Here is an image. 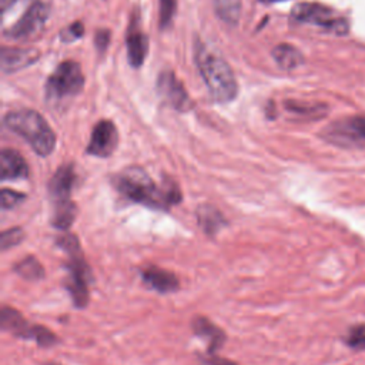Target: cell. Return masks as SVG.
Returning <instances> with one entry per match:
<instances>
[{
  "mask_svg": "<svg viewBox=\"0 0 365 365\" xmlns=\"http://www.w3.org/2000/svg\"><path fill=\"white\" fill-rule=\"evenodd\" d=\"M157 91L177 111L185 113L192 108V100L190 98L184 84L170 70H165L158 76Z\"/></svg>",
  "mask_w": 365,
  "mask_h": 365,
  "instance_id": "30bf717a",
  "label": "cell"
},
{
  "mask_svg": "<svg viewBox=\"0 0 365 365\" xmlns=\"http://www.w3.org/2000/svg\"><path fill=\"white\" fill-rule=\"evenodd\" d=\"M261 3H278V1H285V0H259Z\"/></svg>",
  "mask_w": 365,
  "mask_h": 365,
  "instance_id": "1f68e13d",
  "label": "cell"
},
{
  "mask_svg": "<svg viewBox=\"0 0 365 365\" xmlns=\"http://www.w3.org/2000/svg\"><path fill=\"white\" fill-rule=\"evenodd\" d=\"M158 26L165 30L171 26L177 10V0H158Z\"/></svg>",
  "mask_w": 365,
  "mask_h": 365,
  "instance_id": "cb8c5ba5",
  "label": "cell"
},
{
  "mask_svg": "<svg viewBox=\"0 0 365 365\" xmlns=\"http://www.w3.org/2000/svg\"><path fill=\"white\" fill-rule=\"evenodd\" d=\"M94 41H96V47L100 53H104L107 46H108V41H110V31L103 29V30H97L96 33V37H94Z\"/></svg>",
  "mask_w": 365,
  "mask_h": 365,
  "instance_id": "f1b7e54d",
  "label": "cell"
},
{
  "mask_svg": "<svg viewBox=\"0 0 365 365\" xmlns=\"http://www.w3.org/2000/svg\"><path fill=\"white\" fill-rule=\"evenodd\" d=\"M292 20L304 24H312L336 36H345L349 30L348 21L344 17L335 16L334 10L315 1L298 3L291 11Z\"/></svg>",
  "mask_w": 365,
  "mask_h": 365,
  "instance_id": "ba28073f",
  "label": "cell"
},
{
  "mask_svg": "<svg viewBox=\"0 0 365 365\" xmlns=\"http://www.w3.org/2000/svg\"><path fill=\"white\" fill-rule=\"evenodd\" d=\"M40 58V51L34 47H3L0 56V67L6 74L16 73L23 70L31 64H34Z\"/></svg>",
  "mask_w": 365,
  "mask_h": 365,
  "instance_id": "7c38bea8",
  "label": "cell"
},
{
  "mask_svg": "<svg viewBox=\"0 0 365 365\" xmlns=\"http://www.w3.org/2000/svg\"><path fill=\"white\" fill-rule=\"evenodd\" d=\"M197 218L202 231L210 237L217 234L222 227L227 225V220L224 218V215L210 204H202L197 208Z\"/></svg>",
  "mask_w": 365,
  "mask_h": 365,
  "instance_id": "d6986e66",
  "label": "cell"
},
{
  "mask_svg": "<svg viewBox=\"0 0 365 365\" xmlns=\"http://www.w3.org/2000/svg\"><path fill=\"white\" fill-rule=\"evenodd\" d=\"M48 19V7L41 1H34L24 14L4 31L11 40H30L37 37L46 27Z\"/></svg>",
  "mask_w": 365,
  "mask_h": 365,
  "instance_id": "9c48e42d",
  "label": "cell"
},
{
  "mask_svg": "<svg viewBox=\"0 0 365 365\" xmlns=\"http://www.w3.org/2000/svg\"><path fill=\"white\" fill-rule=\"evenodd\" d=\"M76 177L73 164H64L54 173L48 182V194L53 202L51 224L57 230H68L76 218V204L71 201Z\"/></svg>",
  "mask_w": 365,
  "mask_h": 365,
  "instance_id": "5b68a950",
  "label": "cell"
},
{
  "mask_svg": "<svg viewBox=\"0 0 365 365\" xmlns=\"http://www.w3.org/2000/svg\"><path fill=\"white\" fill-rule=\"evenodd\" d=\"M319 135L339 148H365V114L335 120L324 127Z\"/></svg>",
  "mask_w": 365,
  "mask_h": 365,
  "instance_id": "52a82bcc",
  "label": "cell"
},
{
  "mask_svg": "<svg viewBox=\"0 0 365 365\" xmlns=\"http://www.w3.org/2000/svg\"><path fill=\"white\" fill-rule=\"evenodd\" d=\"M24 238V232L20 227H13V228H9L6 231L1 232V238H0V245H1V250L6 251L11 247H16L17 244L21 242V240Z\"/></svg>",
  "mask_w": 365,
  "mask_h": 365,
  "instance_id": "484cf974",
  "label": "cell"
},
{
  "mask_svg": "<svg viewBox=\"0 0 365 365\" xmlns=\"http://www.w3.org/2000/svg\"><path fill=\"white\" fill-rule=\"evenodd\" d=\"M29 165L21 154L13 148H3L0 154V177L3 181L27 178Z\"/></svg>",
  "mask_w": 365,
  "mask_h": 365,
  "instance_id": "9a60e30c",
  "label": "cell"
},
{
  "mask_svg": "<svg viewBox=\"0 0 365 365\" xmlns=\"http://www.w3.org/2000/svg\"><path fill=\"white\" fill-rule=\"evenodd\" d=\"M17 0H0V9L3 13H6Z\"/></svg>",
  "mask_w": 365,
  "mask_h": 365,
  "instance_id": "4dcf8cb0",
  "label": "cell"
},
{
  "mask_svg": "<svg viewBox=\"0 0 365 365\" xmlns=\"http://www.w3.org/2000/svg\"><path fill=\"white\" fill-rule=\"evenodd\" d=\"M204 365H238L237 362L227 359V358H221V356H208L202 359Z\"/></svg>",
  "mask_w": 365,
  "mask_h": 365,
  "instance_id": "f546056e",
  "label": "cell"
},
{
  "mask_svg": "<svg viewBox=\"0 0 365 365\" xmlns=\"http://www.w3.org/2000/svg\"><path fill=\"white\" fill-rule=\"evenodd\" d=\"M84 34V26L81 21H74L73 24L67 26L66 29H63L60 31V38L64 41V43H71V41H76L78 38H81Z\"/></svg>",
  "mask_w": 365,
  "mask_h": 365,
  "instance_id": "83f0119b",
  "label": "cell"
},
{
  "mask_svg": "<svg viewBox=\"0 0 365 365\" xmlns=\"http://www.w3.org/2000/svg\"><path fill=\"white\" fill-rule=\"evenodd\" d=\"M125 48H127V58L130 66L138 68L147 56L148 51V38L140 27L138 20L131 21L125 36Z\"/></svg>",
  "mask_w": 365,
  "mask_h": 365,
  "instance_id": "4fadbf2b",
  "label": "cell"
},
{
  "mask_svg": "<svg viewBox=\"0 0 365 365\" xmlns=\"http://www.w3.org/2000/svg\"><path fill=\"white\" fill-rule=\"evenodd\" d=\"M47 365H58V364H47Z\"/></svg>",
  "mask_w": 365,
  "mask_h": 365,
  "instance_id": "d6a6232c",
  "label": "cell"
},
{
  "mask_svg": "<svg viewBox=\"0 0 365 365\" xmlns=\"http://www.w3.org/2000/svg\"><path fill=\"white\" fill-rule=\"evenodd\" d=\"M117 143L118 133L114 123L110 120H100L91 131V137L86 151L90 155L106 158L114 153Z\"/></svg>",
  "mask_w": 365,
  "mask_h": 365,
  "instance_id": "8fae6325",
  "label": "cell"
},
{
  "mask_svg": "<svg viewBox=\"0 0 365 365\" xmlns=\"http://www.w3.org/2000/svg\"><path fill=\"white\" fill-rule=\"evenodd\" d=\"M56 244L60 250H63L67 257V278L66 288L77 308H84L88 302V285L93 282V272L86 262L84 254L81 251L78 238L73 234H63L57 237Z\"/></svg>",
  "mask_w": 365,
  "mask_h": 365,
  "instance_id": "3957f363",
  "label": "cell"
},
{
  "mask_svg": "<svg viewBox=\"0 0 365 365\" xmlns=\"http://www.w3.org/2000/svg\"><path fill=\"white\" fill-rule=\"evenodd\" d=\"M27 339H33L37 342V345L40 346H44V348H48V346H53L58 342V338L56 334H53L48 328L43 327V325H31L30 328V332L27 335Z\"/></svg>",
  "mask_w": 365,
  "mask_h": 365,
  "instance_id": "603a6c76",
  "label": "cell"
},
{
  "mask_svg": "<svg viewBox=\"0 0 365 365\" xmlns=\"http://www.w3.org/2000/svg\"><path fill=\"white\" fill-rule=\"evenodd\" d=\"M345 344L352 349H365V324H356L349 328Z\"/></svg>",
  "mask_w": 365,
  "mask_h": 365,
  "instance_id": "d4e9b609",
  "label": "cell"
},
{
  "mask_svg": "<svg viewBox=\"0 0 365 365\" xmlns=\"http://www.w3.org/2000/svg\"><path fill=\"white\" fill-rule=\"evenodd\" d=\"M0 314H1V319H0L1 329L9 331L10 334H13L17 338L26 339L31 324H29L26 321V318L17 309L7 307V305H4L1 308Z\"/></svg>",
  "mask_w": 365,
  "mask_h": 365,
  "instance_id": "e0dca14e",
  "label": "cell"
},
{
  "mask_svg": "<svg viewBox=\"0 0 365 365\" xmlns=\"http://www.w3.org/2000/svg\"><path fill=\"white\" fill-rule=\"evenodd\" d=\"M84 87V74L78 63L61 61L50 74L46 83V97L51 103H61L73 98Z\"/></svg>",
  "mask_w": 365,
  "mask_h": 365,
  "instance_id": "8992f818",
  "label": "cell"
},
{
  "mask_svg": "<svg viewBox=\"0 0 365 365\" xmlns=\"http://www.w3.org/2000/svg\"><path fill=\"white\" fill-rule=\"evenodd\" d=\"M284 107L291 114L301 118H308V120L321 118L328 111V107L322 103H307V101H298V100H287L284 103Z\"/></svg>",
  "mask_w": 365,
  "mask_h": 365,
  "instance_id": "ffe728a7",
  "label": "cell"
},
{
  "mask_svg": "<svg viewBox=\"0 0 365 365\" xmlns=\"http://www.w3.org/2000/svg\"><path fill=\"white\" fill-rule=\"evenodd\" d=\"M271 54H272V58L277 63V66L282 70L291 71L304 64L302 53L292 44L281 43L272 48Z\"/></svg>",
  "mask_w": 365,
  "mask_h": 365,
  "instance_id": "ac0fdd59",
  "label": "cell"
},
{
  "mask_svg": "<svg viewBox=\"0 0 365 365\" xmlns=\"http://www.w3.org/2000/svg\"><path fill=\"white\" fill-rule=\"evenodd\" d=\"M215 14L220 20L228 26H237L241 17L242 1L241 0H212Z\"/></svg>",
  "mask_w": 365,
  "mask_h": 365,
  "instance_id": "44dd1931",
  "label": "cell"
},
{
  "mask_svg": "<svg viewBox=\"0 0 365 365\" xmlns=\"http://www.w3.org/2000/svg\"><path fill=\"white\" fill-rule=\"evenodd\" d=\"M194 60L214 101L230 103L237 97L238 84L234 71L221 56L211 51L205 44L197 41Z\"/></svg>",
  "mask_w": 365,
  "mask_h": 365,
  "instance_id": "6da1fadb",
  "label": "cell"
},
{
  "mask_svg": "<svg viewBox=\"0 0 365 365\" xmlns=\"http://www.w3.org/2000/svg\"><path fill=\"white\" fill-rule=\"evenodd\" d=\"M24 198H26V195L23 192L3 188L1 194H0V207H1V210L14 208L19 204H21L24 201Z\"/></svg>",
  "mask_w": 365,
  "mask_h": 365,
  "instance_id": "4316f807",
  "label": "cell"
},
{
  "mask_svg": "<svg viewBox=\"0 0 365 365\" xmlns=\"http://www.w3.org/2000/svg\"><path fill=\"white\" fill-rule=\"evenodd\" d=\"M115 190L133 202L157 210H168L163 184L158 187L141 167H128L113 178Z\"/></svg>",
  "mask_w": 365,
  "mask_h": 365,
  "instance_id": "277c9868",
  "label": "cell"
},
{
  "mask_svg": "<svg viewBox=\"0 0 365 365\" xmlns=\"http://www.w3.org/2000/svg\"><path fill=\"white\" fill-rule=\"evenodd\" d=\"M4 125L26 140L40 157H47L53 153L56 134L40 113L31 108L9 111L4 117Z\"/></svg>",
  "mask_w": 365,
  "mask_h": 365,
  "instance_id": "7a4b0ae2",
  "label": "cell"
},
{
  "mask_svg": "<svg viewBox=\"0 0 365 365\" xmlns=\"http://www.w3.org/2000/svg\"><path fill=\"white\" fill-rule=\"evenodd\" d=\"M141 278L145 285H148L151 289H155L157 292L165 294L173 292L180 288L178 278L171 272L160 267L148 265L141 271Z\"/></svg>",
  "mask_w": 365,
  "mask_h": 365,
  "instance_id": "5bb4252c",
  "label": "cell"
},
{
  "mask_svg": "<svg viewBox=\"0 0 365 365\" xmlns=\"http://www.w3.org/2000/svg\"><path fill=\"white\" fill-rule=\"evenodd\" d=\"M191 328H192L195 335L207 338V341H208V354H214L225 342L224 331L220 327H217L215 324H212L205 317H200V315L195 317L191 321Z\"/></svg>",
  "mask_w": 365,
  "mask_h": 365,
  "instance_id": "2e32d148",
  "label": "cell"
},
{
  "mask_svg": "<svg viewBox=\"0 0 365 365\" xmlns=\"http://www.w3.org/2000/svg\"><path fill=\"white\" fill-rule=\"evenodd\" d=\"M14 271L24 279L29 281H37L41 279L44 277V269L41 267V264L38 262V259L33 255L26 257L24 259L19 261L14 265Z\"/></svg>",
  "mask_w": 365,
  "mask_h": 365,
  "instance_id": "7402d4cb",
  "label": "cell"
}]
</instances>
